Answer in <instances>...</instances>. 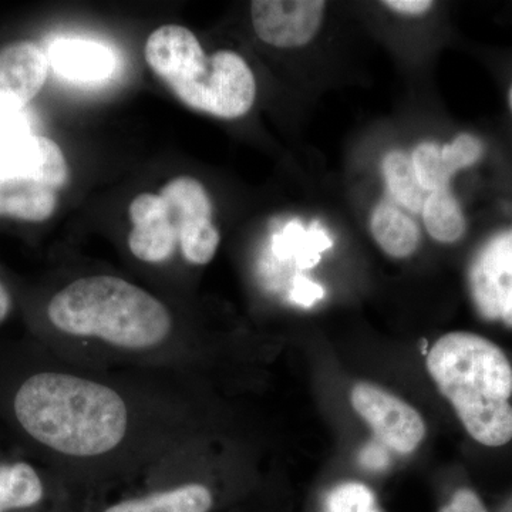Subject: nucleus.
I'll return each instance as SVG.
<instances>
[{"instance_id": "obj_1", "label": "nucleus", "mask_w": 512, "mask_h": 512, "mask_svg": "<svg viewBox=\"0 0 512 512\" xmlns=\"http://www.w3.org/2000/svg\"><path fill=\"white\" fill-rule=\"evenodd\" d=\"M0 423L16 450L62 474L92 505L217 431L207 384L79 365L32 338L0 342Z\"/></svg>"}, {"instance_id": "obj_2", "label": "nucleus", "mask_w": 512, "mask_h": 512, "mask_svg": "<svg viewBox=\"0 0 512 512\" xmlns=\"http://www.w3.org/2000/svg\"><path fill=\"white\" fill-rule=\"evenodd\" d=\"M32 339L79 365L210 384L220 348L156 293L123 276H77L33 313Z\"/></svg>"}, {"instance_id": "obj_3", "label": "nucleus", "mask_w": 512, "mask_h": 512, "mask_svg": "<svg viewBox=\"0 0 512 512\" xmlns=\"http://www.w3.org/2000/svg\"><path fill=\"white\" fill-rule=\"evenodd\" d=\"M427 369L474 440L510 443L512 366L500 346L476 333H447L431 348Z\"/></svg>"}, {"instance_id": "obj_4", "label": "nucleus", "mask_w": 512, "mask_h": 512, "mask_svg": "<svg viewBox=\"0 0 512 512\" xmlns=\"http://www.w3.org/2000/svg\"><path fill=\"white\" fill-rule=\"evenodd\" d=\"M146 60L158 79L192 110L220 119H238L255 103L256 82L248 63L231 50L208 57L200 40L184 26L154 30Z\"/></svg>"}, {"instance_id": "obj_5", "label": "nucleus", "mask_w": 512, "mask_h": 512, "mask_svg": "<svg viewBox=\"0 0 512 512\" xmlns=\"http://www.w3.org/2000/svg\"><path fill=\"white\" fill-rule=\"evenodd\" d=\"M218 433L174 448L89 512H222L232 498L228 466L218 457Z\"/></svg>"}, {"instance_id": "obj_6", "label": "nucleus", "mask_w": 512, "mask_h": 512, "mask_svg": "<svg viewBox=\"0 0 512 512\" xmlns=\"http://www.w3.org/2000/svg\"><path fill=\"white\" fill-rule=\"evenodd\" d=\"M67 180L62 148L50 138L30 133L0 144V217L49 220Z\"/></svg>"}, {"instance_id": "obj_7", "label": "nucleus", "mask_w": 512, "mask_h": 512, "mask_svg": "<svg viewBox=\"0 0 512 512\" xmlns=\"http://www.w3.org/2000/svg\"><path fill=\"white\" fill-rule=\"evenodd\" d=\"M92 503L52 467L0 448V512H89Z\"/></svg>"}, {"instance_id": "obj_8", "label": "nucleus", "mask_w": 512, "mask_h": 512, "mask_svg": "<svg viewBox=\"0 0 512 512\" xmlns=\"http://www.w3.org/2000/svg\"><path fill=\"white\" fill-rule=\"evenodd\" d=\"M467 282L478 315L512 329V222L484 239L468 266Z\"/></svg>"}, {"instance_id": "obj_9", "label": "nucleus", "mask_w": 512, "mask_h": 512, "mask_svg": "<svg viewBox=\"0 0 512 512\" xmlns=\"http://www.w3.org/2000/svg\"><path fill=\"white\" fill-rule=\"evenodd\" d=\"M160 195L173 205L183 222L180 254L185 264H210L217 255L221 235L212 222L214 208L204 185L195 178L177 177L164 185Z\"/></svg>"}, {"instance_id": "obj_10", "label": "nucleus", "mask_w": 512, "mask_h": 512, "mask_svg": "<svg viewBox=\"0 0 512 512\" xmlns=\"http://www.w3.org/2000/svg\"><path fill=\"white\" fill-rule=\"evenodd\" d=\"M350 402L379 440L396 453H412L426 437V424L420 413L382 387L357 383L350 394Z\"/></svg>"}, {"instance_id": "obj_11", "label": "nucleus", "mask_w": 512, "mask_h": 512, "mask_svg": "<svg viewBox=\"0 0 512 512\" xmlns=\"http://www.w3.org/2000/svg\"><path fill=\"white\" fill-rule=\"evenodd\" d=\"M131 229L128 249L137 261L147 265H164L180 251L183 222L164 197L157 194L137 195L128 208Z\"/></svg>"}, {"instance_id": "obj_12", "label": "nucleus", "mask_w": 512, "mask_h": 512, "mask_svg": "<svg viewBox=\"0 0 512 512\" xmlns=\"http://www.w3.org/2000/svg\"><path fill=\"white\" fill-rule=\"evenodd\" d=\"M326 2L322 0H255L251 20L266 45L293 49L308 45L319 32Z\"/></svg>"}, {"instance_id": "obj_13", "label": "nucleus", "mask_w": 512, "mask_h": 512, "mask_svg": "<svg viewBox=\"0 0 512 512\" xmlns=\"http://www.w3.org/2000/svg\"><path fill=\"white\" fill-rule=\"evenodd\" d=\"M49 60L32 42L0 49V114L22 111L45 86Z\"/></svg>"}, {"instance_id": "obj_14", "label": "nucleus", "mask_w": 512, "mask_h": 512, "mask_svg": "<svg viewBox=\"0 0 512 512\" xmlns=\"http://www.w3.org/2000/svg\"><path fill=\"white\" fill-rule=\"evenodd\" d=\"M47 60L60 76L73 82H100L116 69V56L109 47L86 39H57Z\"/></svg>"}, {"instance_id": "obj_15", "label": "nucleus", "mask_w": 512, "mask_h": 512, "mask_svg": "<svg viewBox=\"0 0 512 512\" xmlns=\"http://www.w3.org/2000/svg\"><path fill=\"white\" fill-rule=\"evenodd\" d=\"M370 231L377 245L392 258H409L420 245L416 222L389 202H380L373 210Z\"/></svg>"}, {"instance_id": "obj_16", "label": "nucleus", "mask_w": 512, "mask_h": 512, "mask_svg": "<svg viewBox=\"0 0 512 512\" xmlns=\"http://www.w3.org/2000/svg\"><path fill=\"white\" fill-rule=\"evenodd\" d=\"M421 215L430 237L441 244H456L467 235V214L453 188L429 192Z\"/></svg>"}, {"instance_id": "obj_17", "label": "nucleus", "mask_w": 512, "mask_h": 512, "mask_svg": "<svg viewBox=\"0 0 512 512\" xmlns=\"http://www.w3.org/2000/svg\"><path fill=\"white\" fill-rule=\"evenodd\" d=\"M382 170L387 188L394 200L406 210L421 214L429 192L424 191L417 180L412 157L404 151H390L384 157Z\"/></svg>"}, {"instance_id": "obj_18", "label": "nucleus", "mask_w": 512, "mask_h": 512, "mask_svg": "<svg viewBox=\"0 0 512 512\" xmlns=\"http://www.w3.org/2000/svg\"><path fill=\"white\" fill-rule=\"evenodd\" d=\"M414 173L424 191L433 192L451 188L456 174L448 170L441 156V146L434 141H426L414 148L412 156Z\"/></svg>"}, {"instance_id": "obj_19", "label": "nucleus", "mask_w": 512, "mask_h": 512, "mask_svg": "<svg viewBox=\"0 0 512 512\" xmlns=\"http://www.w3.org/2000/svg\"><path fill=\"white\" fill-rule=\"evenodd\" d=\"M325 512H380L375 494L360 483H343L326 497Z\"/></svg>"}, {"instance_id": "obj_20", "label": "nucleus", "mask_w": 512, "mask_h": 512, "mask_svg": "<svg viewBox=\"0 0 512 512\" xmlns=\"http://www.w3.org/2000/svg\"><path fill=\"white\" fill-rule=\"evenodd\" d=\"M440 512H488L487 508L474 491L461 488L451 498L450 503L444 505Z\"/></svg>"}, {"instance_id": "obj_21", "label": "nucleus", "mask_w": 512, "mask_h": 512, "mask_svg": "<svg viewBox=\"0 0 512 512\" xmlns=\"http://www.w3.org/2000/svg\"><path fill=\"white\" fill-rule=\"evenodd\" d=\"M29 133L28 123L20 111L16 113L0 114V144L26 136Z\"/></svg>"}, {"instance_id": "obj_22", "label": "nucleus", "mask_w": 512, "mask_h": 512, "mask_svg": "<svg viewBox=\"0 0 512 512\" xmlns=\"http://www.w3.org/2000/svg\"><path fill=\"white\" fill-rule=\"evenodd\" d=\"M383 6L404 16H421L433 9L431 0H386Z\"/></svg>"}, {"instance_id": "obj_23", "label": "nucleus", "mask_w": 512, "mask_h": 512, "mask_svg": "<svg viewBox=\"0 0 512 512\" xmlns=\"http://www.w3.org/2000/svg\"><path fill=\"white\" fill-rule=\"evenodd\" d=\"M322 295V289L318 285H313L311 282L301 281L296 284L295 291L292 292V299L295 302L302 303V305H309Z\"/></svg>"}, {"instance_id": "obj_24", "label": "nucleus", "mask_w": 512, "mask_h": 512, "mask_svg": "<svg viewBox=\"0 0 512 512\" xmlns=\"http://www.w3.org/2000/svg\"><path fill=\"white\" fill-rule=\"evenodd\" d=\"M13 306H15V301H13L12 291L0 278V328L8 322L13 312Z\"/></svg>"}, {"instance_id": "obj_25", "label": "nucleus", "mask_w": 512, "mask_h": 512, "mask_svg": "<svg viewBox=\"0 0 512 512\" xmlns=\"http://www.w3.org/2000/svg\"><path fill=\"white\" fill-rule=\"evenodd\" d=\"M507 106L508 110H510V114L512 117V80L510 82V86H508L507 89Z\"/></svg>"}, {"instance_id": "obj_26", "label": "nucleus", "mask_w": 512, "mask_h": 512, "mask_svg": "<svg viewBox=\"0 0 512 512\" xmlns=\"http://www.w3.org/2000/svg\"><path fill=\"white\" fill-rule=\"evenodd\" d=\"M0 448H2V447H0Z\"/></svg>"}, {"instance_id": "obj_27", "label": "nucleus", "mask_w": 512, "mask_h": 512, "mask_svg": "<svg viewBox=\"0 0 512 512\" xmlns=\"http://www.w3.org/2000/svg\"><path fill=\"white\" fill-rule=\"evenodd\" d=\"M222 512H224V511H222Z\"/></svg>"}]
</instances>
